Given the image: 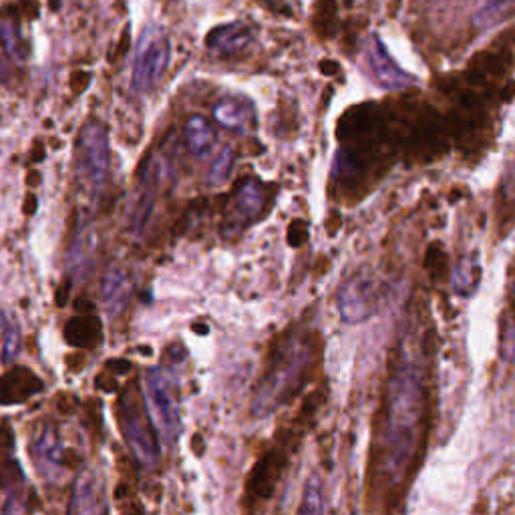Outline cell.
<instances>
[{"instance_id": "6da1fadb", "label": "cell", "mask_w": 515, "mask_h": 515, "mask_svg": "<svg viewBox=\"0 0 515 515\" xmlns=\"http://www.w3.org/2000/svg\"><path fill=\"white\" fill-rule=\"evenodd\" d=\"M377 443L371 451L369 475L371 483L383 479L389 491L403 495V485H409L419 469L429 435V399L423 383L421 367L413 359H403L393 369L379 419Z\"/></svg>"}, {"instance_id": "7a4b0ae2", "label": "cell", "mask_w": 515, "mask_h": 515, "mask_svg": "<svg viewBox=\"0 0 515 515\" xmlns=\"http://www.w3.org/2000/svg\"><path fill=\"white\" fill-rule=\"evenodd\" d=\"M316 342L314 334H296L290 328L272 340L268 367L256 385L252 401L256 419L270 417L302 391L316 355Z\"/></svg>"}, {"instance_id": "3957f363", "label": "cell", "mask_w": 515, "mask_h": 515, "mask_svg": "<svg viewBox=\"0 0 515 515\" xmlns=\"http://www.w3.org/2000/svg\"><path fill=\"white\" fill-rule=\"evenodd\" d=\"M117 415L123 439L133 457L139 461L141 467H155L161 459V447L157 431L147 417L141 389L137 387V383L127 385L121 393Z\"/></svg>"}, {"instance_id": "277c9868", "label": "cell", "mask_w": 515, "mask_h": 515, "mask_svg": "<svg viewBox=\"0 0 515 515\" xmlns=\"http://www.w3.org/2000/svg\"><path fill=\"white\" fill-rule=\"evenodd\" d=\"M143 383L145 387L141 391V397L151 425L155 427L157 435L163 437V441L174 443L182 429L180 393L176 379L165 369L153 367L145 373Z\"/></svg>"}, {"instance_id": "5b68a950", "label": "cell", "mask_w": 515, "mask_h": 515, "mask_svg": "<svg viewBox=\"0 0 515 515\" xmlns=\"http://www.w3.org/2000/svg\"><path fill=\"white\" fill-rule=\"evenodd\" d=\"M75 171L79 182L93 194H97L111 171V147L107 127L99 121H89L77 139Z\"/></svg>"}, {"instance_id": "8992f818", "label": "cell", "mask_w": 515, "mask_h": 515, "mask_svg": "<svg viewBox=\"0 0 515 515\" xmlns=\"http://www.w3.org/2000/svg\"><path fill=\"white\" fill-rule=\"evenodd\" d=\"M171 59V47L167 35L151 25L141 33L137 53H135V65L131 75V87L135 93H147L151 91L161 77L167 71Z\"/></svg>"}, {"instance_id": "52a82bcc", "label": "cell", "mask_w": 515, "mask_h": 515, "mask_svg": "<svg viewBox=\"0 0 515 515\" xmlns=\"http://www.w3.org/2000/svg\"><path fill=\"white\" fill-rule=\"evenodd\" d=\"M272 188L256 178H246L234 190L228 216L224 220V238H238L248 226L258 222L272 202Z\"/></svg>"}, {"instance_id": "ba28073f", "label": "cell", "mask_w": 515, "mask_h": 515, "mask_svg": "<svg viewBox=\"0 0 515 515\" xmlns=\"http://www.w3.org/2000/svg\"><path fill=\"white\" fill-rule=\"evenodd\" d=\"M31 457L39 475H43L49 483L59 481L67 467L81 461V457H75L71 455V451H67L63 437L53 423L43 425V429L35 435V441L31 445Z\"/></svg>"}, {"instance_id": "9c48e42d", "label": "cell", "mask_w": 515, "mask_h": 515, "mask_svg": "<svg viewBox=\"0 0 515 515\" xmlns=\"http://www.w3.org/2000/svg\"><path fill=\"white\" fill-rule=\"evenodd\" d=\"M290 437H284L280 433L278 441L280 447L270 449L268 453H264L258 463L254 465L250 477H248V485H246V501L250 503H258V501H268L276 489L278 479L282 477L286 463H288V451H292L290 447V439H292V431L288 433Z\"/></svg>"}, {"instance_id": "30bf717a", "label": "cell", "mask_w": 515, "mask_h": 515, "mask_svg": "<svg viewBox=\"0 0 515 515\" xmlns=\"http://www.w3.org/2000/svg\"><path fill=\"white\" fill-rule=\"evenodd\" d=\"M377 294V284L371 274H353L340 286L336 296L340 318L349 324H357L371 318V314H375L377 308Z\"/></svg>"}, {"instance_id": "8fae6325", "label": "cell", "mask_w": 515, "mask_h": 515, "mask_svg": "<svg viewBox=\"0 0 515 515\" xmlns=\"http://www.w3.org/2000/svg\"><path fill=\"white\" fill-rule=\"evenodd\" d=\"M27 477L25 471L17 459V445H15V433L13 427L5 421L0 425V489H5L11 493L5 513H19L17 501L29 511L31 507L27 505V499H23V489H25Z\"/></svg>"}, {"instance_id": "7c38bea8", "label": "cell", "mask_w": 515, "mask_h": 515, "mask_svg": "<svg viewBox=\"0 0 515 515\" xmlns=\"http://www.w3.org/2000/svg\"><path fill=\"white\" fill-rule=\"evenodd\" d=\"M365 59H367V67L373 75V79L389 89V91H401L407 89L411 85H415V77H411L407 71H403L387 53L385 45L381 43V39L377 35H371L367 45H365Z\"/></svg>"}, {"instance_id": "4fadbf2b", "label": "cell", "mask_w": 515, "mask_h": 515, "mask_svg": "<svg viewBox=\"0 0 515 515\" xmlns=\"http://www.w3.org/2000/svg\"><path fill=\"white\" fill-rule=\"evenodd\" d=\"M45 383L27 367H17L0 375V405H21L43 393Z\"/></svg>"}, {"instance_id": "5bb4252c", "label": "cell", "mask_w": 515, "mask_h": 515, "mask_svg": "<svg viewBox=\"0 0 515 515\" xmlns=\"http://www.w3.org/2000/svg\"><path fill=\"white\" fill-rule=\"evenodd\" d=\"M103 511H107L103 479L99 477L97 471L85 469L75 481L69 513H103Z\"/></svg>"}, {"instance_id": "9a60e30c", "label": "cell", "mask_w": 515, "mask_h": 515, "mask_svg": "<svg viewBox=\"0 0 515 515\" xmlns=\"http://www.w3.org/2000/svg\"><path fill=\"white\" fill-rule=\"evenodd\" d=\"M254 43V33L246 23H230L216 27L208 39V51L218 57H236L250 49Z\"/></svg>"}, {"instance_id": "2e32d148", "label": "cell", "mask_w": 515, "mask_h": 515, "mask_svg": "<svg viewBox=\"0 0 515 515\" xmlns=\"http://www.w3.org/2000/svg\"><path fill=\"white\" fill-rule=\"evenodd\" d=\"M214 119L230 131H250L258 125V117L252 101L244 97H224L214 107Z\"/></svg>"}, {"instance_id": "e0dca14e", "label": "cell", "mask_w": 515, "mask_h": 515, "mask_svg": "<svg viewBox=\"0 0 515 515\" xmlns=\"http://www.w3.org/2000/svg\"><path fill=\"white\" fill-rule=\"evenodd\" d=\"M133 294V280L131 276L119 268V266H111L103 278V286H101V298L103 304L109 312V316H117L125 310V306L129 304Z\"/></svg>"}, {"instance_id": "ac0fdd59", "label": "cell", "mask_w": 515, "mask_h": 515, "mask_svg": "<svg viewBox=\"0 0 515 515\" xmlns=\"http://www.w3.org/2000/svg\"><path fill=\"white\" fill-rule=\"evenodd\" d=\"M93 250H95V236L89 228V224H77L75 236L69 246L67 254V268L71 274V280H83L93 264Z\"/></svg>"}, {"instance_id": "d6986e66", "label": "cell", "mask_w": 515, "mask_h": 515, "mask_svg": "<svg viewBox=\"0 0 515 515\" xmlns=\"http://www.w3.org/2000/svg\"><path fill=\"white\" fill-rule=\"evenodd\" d=\"M101 338L103 324L93 312L75 316L65 326V340L75 349H95L101 345Z\"/></svg>"}, {"instance_id": "ffe728a7", "label": "cell", "mask_w": 515, "mask_h": 515, "mask_svg": "<svg viewBox=\"0 0 515 515\" xmlns=\"http://www.w3.org/2000/svg\"><path fill=\"white\" fill-rule=\"evenodd\" d=\"M184 139H186L188 149H190L194 155H206V153L214 147L218 135H216L214 125H212L206 117L194 115V117L188 121V125H186Z\"/></svg>"}, {"instance_id": "44dd1931", "label": "cell", "mask_w": 515, "mask_h": 515, "mask_svg": "<svg viewBox=\"0 0 515 515\" xmlns=\"http://www.w3.org/2000/svg\"><path fill=\"white\" fill-rule=\"evenodd\" d=\"M515 0H483V5L475 13V27L479 31L493 29L495 25L507 21L513 15Z\"/></svg>"}, {"instance_id": "7402d4cb", "label": "cell", "mask_w": 515, "mask_h": 515, "mask_svg": "<svg viewBox=\"0 0 515 515\" xmlns=\"http://www.w3.org/2000/svg\"><path fill=\"white\" fill-rule=\"evenodd\" d=\"M451 280H453V290L459 296H471L479 286L481 266L471 258H463L451 272Z\"/></svg>"}, {"instance_id": "603a6c76", "label": "cell", "mask_w": 515, "mask_h": 515, "mask_svg": "<svg viewBox=\"0 0 515 515\" xmlns=\"http://www.w3.org/2000/svg\"><path fill=\"white\" fill-rule=\"evenodd\" d=\"M0 330H3V355H0V361H3V365H11L21 353V328L19 322L5 312L3 320H0Z\"/></svg>"}, {"instance_id": "cb8c5ba5", "label": "cell", "mask_w": 515, "mask_h": 515, "mask_svg": "<svg viewBox=\"0 0 515 515\" xmlns=\"http://www.w3.org/2000/svg\"><path fill=\"white\" fill-rule=\"evenodd\" d=\"M234 163H236L234 149L232 147H224L220 151V155L216 157L212 169H210V186H214V188L224 186L230 180V176H232Z\"/></svg>"}, {"instance_id": "d4e9b609", "label": "cell", "mask_w": 515, "mask_h": 515, "mask_svg": "<svg viewBox=\"0 0 515 515\" xmlns=\"http://www.w3.org/2000/svg\"><path fill=\"white\" fill-rule=\"evenodd\" d=\"M0 41H3L5 45V51L17 59V61H23L27 57V51H25V45H23V39H21V33L17 29V25L13 21H0Z\"/></svg>"}, {"instance_id": "484cf974", "label": "cell", "mask_w": 515, "mask_h": 515, "mask_svg": "<svg viewBox=\"0 0 515 515\" xmlns=\"http://www.w3.org/2000/svg\"><path fill=\"white\" fill-rule=\"evenodd\" d=\"M425 268L435 282H443L449 276V256L439 244H431L425 256Z\"/></svg>"}, {"instance_id": "4316f807", "label": "cell", "mask_w": 515, "mask_h": 515, "mask_svg": "<svg viewBox=\"0 0 515 515\" xmlns=\"http://www.w3.org/2000/svg\"><path fill=\"white\" fill-rule=\"evenodd\" d=\"M298 511L300 513H324L326 511L324 493H322V485H320L318 477H310V481L306 483Z\"/></svg>"}, {"instance_id": "83f0119b", "label": "cell", "mask_w": 515, "mask_h": 515, "mask_svg": "<svg viewBox=\"0 0 515 515\" xmlns=\"http://www.w3.org/2000/svg\"><path fill=\"white\" fill-rule=\"evenodd\" d=\"M308 238V226L304 220H294L290 226H288V244L292 248H300Z\"/></svg>"}, {"instance_id": "f1b7e54d", "label": "cell", "mask_w": 515, "mask_h": 515, "mask_svg": "<svg viewBox=\"0 0 515 515\" xmlns=\"http://www.w3.org/2000/svg\"><path fill=\"white\" fill-rule=\"evenodd\" d=\"M501 342H503V359L505 361H511V353H513V322L511 318L507 316L505 322H503V336H501Z\"/></svg>"}, {"instance_id": "f546056e", "label": "cell", "mask_w": 515, "mask_h": 515, "mask_svg": "<svg viewBox=\"0 0 515 515\" xmlns=\"http://www.w3.org/2000/svg\"><path fill=\"white\" fill-rule=\"evenodd\" d=\"M131 369H133V365H131L129 361H125V359H113V361H107V363H105V371L117 373V375H125V373H129Z\"/></svg>"}, {"instance_id": "4dcf8cb0", "label": "cell", "mask_w": 515, "mask_h": 515, "mask_svg": "<svg viewBox=\"0 0 515 515\" xmlns=\"http://www.w3.org/2000/svg\"><path fill=\"white\" fill-rule=\"evenodd\" d=\"M95 383H97V387H99V389H103L105 393H113V391H117V383H115V379H113V373H109V371L101 373V375L95 379Z\"/></svg>"}, {"instance_id": "1f68e13d", "label": "cell", "mask_w": 515, "mask_h": 515, "mask_svg": "<svg viewBox=\"0 0 515 515\" xmlns=\"http://www.w3.org/2000/svg\"><path fill=\"white\" fill-rule=\"evenodd\" d=\"M71 286H73V280H71V278H67V280L59 286V290H57V306H65V304H67Z\"/></svg>"}, {"instance_id": "d6a6232c", "label": "cell", "mask_w": 515, "mask_h": 515, "mask_svg": "<svg viewBox=\"0 0 515 515\" xmlns=\"http://www.w3.org/2000/svg\"><path fill=\"white\" fill-rule=\"evenodd\" d=\"M75 306H77V310H79L81 314H89V312H93V310H95L93 302H91V300H87V298H79V300L75 302Z\"/></svg>"}, {"instance_id": "836d02e7", "label": "cell", "mask_w": 515, "mask_h": 515, "mask_svg": "<svg viewBox=\"0 0 515 515\" xmlns=\"http://www.w3.org/2000/svg\"><path fill=\"white\" fill-rule=\"evenodd\" d=\"M192 449L196 451V455H198V457H202V455H204V451H206V443H204L202 435H194V439H192Z\"/></svg>"}, {"instance_id": "e575fe53", "label": "cell", "mask_w": 515, "mask_h": 515, "mask_svg": "<svg viewBox=\"0 0 515 515\" xmlns=\"http://www.w3.org/2000/svg\"><path fill=\"white\" fill-rule=\"evenodd\" d=\"M35 210H37V198L31 194V196L27 198V204H25V214H27V216H33Z\"/></svg>"}, {"instance_id": "d590c367", "label": "cell", "mask_w": 515, "mask_h": 515, "mask_svg": "<svg viewBox=\"0 0 515 515\" xmlns=\"http://www.w3.org/2000/svg\"><path fill=\"white\" fill-rule=\"evenodd\" d=\"M192 330L198 332V334H208V332H210V326H206V324H194Z\"/></svg>"}, {"instance_id": "8d00e7d4", "label": "cell", "mask_w": 515, "mask_h": 515, "mask_svg": "<svg viewBox=\"0 0 515 515\" xmlns=\"http://www.w3.org/2000/svg\"><path fill=\"white\" fill-rule=\"evenodd\" d=\"M7 65H5V61L0 59V81H7Z\"/></svg>"}, {"instance_id": "74e56055", "label": "cell", "mask_w": 515, "mask_h": 515, "mask_svg": "<svg viewBox=\"0 0 515 515\" xmlns=\"http://www.w3.org/2000/svg\"><path fill=\"white\" fill-rule=\"evenodd\" d=\"M322 71H324V73H328V75H332V73L336 71V65H334V63H328V61H326V63H322Z\"/></svg>"}, {"instance_id": "f35d334b", "label": "cell", "mask_w": 515, "mask_h": 515, "mask_svg": "<svg viewBox=\"0 0 515 515\" xmlns=\"http://www.w3.org/2000/svg\"><path fill=\"white\" fill-rule=\"evenodd\" d=\"M29 178H31V180H29L31 186H37V184H39V174H37V171H31Z\"/></svg>"}]
</instances>
